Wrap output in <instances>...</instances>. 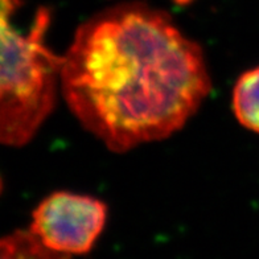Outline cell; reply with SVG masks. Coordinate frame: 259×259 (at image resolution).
<instances>
[{
	"mask_svg": "<svg viewBox=\"0 0 259 259\" xmlns=\"http://www.w3.org/2000/svg\"><path fill=\"white\" fill-rule=\"evenodd\" d=\"M60 85L78 122L116 154L178 133L211 90L201 47L140 2L106 8L77 29Z\"/></svg>",
	"mask_w": 259,
	"mask_h": 259,
	"instance_id": "cell-1",
	"label": "cell"
},
{
	"mask_svg": "<svg viewBox=\"0 0 259 259\" xmlns=\"http://www.w3.org/2000/svg\"><path fill=\"white\" fill-rule=\"evenodd\" d=\"M17 10L0 7V143L21 147L55 109L62 56L45 41L51 11L38 8L31 29L21 33L11 23Z\"/></svg>",
	"mask_w": 259,
	"mask_h": 259,
	"instance_id": "cell-2",
	"label": "cell"
},
{
	"mask_svg": "<svg viewBox=\"0 0 259 259\" xmlns=\"http://www.w3.org/2000/svg\"><path fill=\"white\" fill-rule=\"evenodd\" d=\"M107 206L92 196L55 192L32 213L28 230L48 258L82 255L93 249L103 232Z\"/></svg>",
	"mask_w": 259,
	"mask_h": 259,
	"instance_id": "cell-3",
	"label": "cell"
},
{
	"mask_svg": "<svg viewBox=\"0 0 259 259\" xmlns=\"http://www.w3.org/2000/svg\"><path fill=\"white\" fill-rule=\"evenodd\" d=\"M233 111L245 128L259 134V66L241 74L235 82Z\"/></svg>",
	"mask_w": 259,
	"mask_h": 259,
	"instance_id": "cell-4",
	"label": "cell"
},
{
	"mask_svg": "<svg viewBox=\"0 0 259 259\" xmlns=\"http://www.w3.org/2000/svg\"><path fill=\"white\" fill-rule=\"evenodd\" d=\"M174 2L178 4V6H183V7H184V6H189L191 3H193L194 0H174Z\"/></svg>",
	"mask_w": 259,
	"mask_h": 259,
	"instance_id": "cell-5",
	"label": "cell"
},
{
	"mask_svg": "<svg viewBox=\"0 0 259 259\" xmlns=\"http://www.w3.org/2000/svg\"><path fill=\"white\" fill-rule=\"evenodd\" d=\"M2 191H3V180L0 178V193H2Z\"/></svg>",
	"mask_w": 259,
	"mask_h": 259,
	"instance_id": "cell-6",
	"label": "cell"
}]
</instances>
